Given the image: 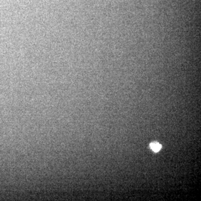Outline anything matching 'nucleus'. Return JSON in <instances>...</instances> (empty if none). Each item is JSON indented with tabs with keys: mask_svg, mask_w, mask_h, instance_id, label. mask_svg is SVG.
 <instances>
[{
	"mask_svg": "<svg viewBox=\"0 0 201 201\" xmlns=\"http://www.w3.org/2000/svg\"><path fill=\"white\" fill-rule=\"evenodd\" d=\"M151 148V149L153 151H154L155 152H157L160 150L161 148H162V145L159 144L157 142H153L152 143H151L150 145Z\"/></svg>",
	"mask_w": 201,
	"mask_h": 201,
	"instance_id": "f257e3e1",
	"label": "nucleus"
}]
</instances>
